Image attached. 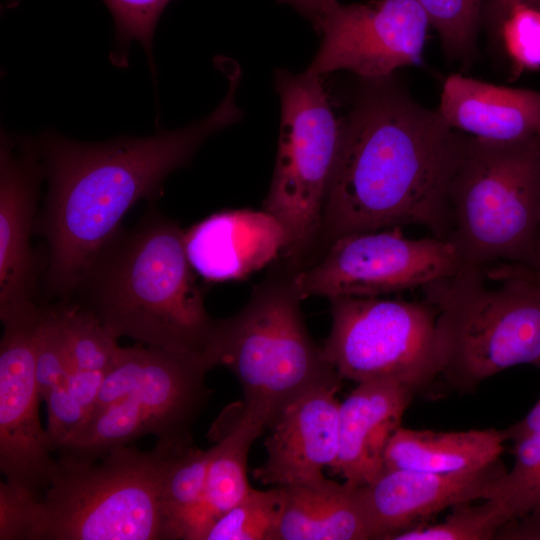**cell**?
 <instances>
[{
    "mask_svg": "<svg viewBox=\"0 0 540 540\" xmlns=\"http://www.w3.org/2000/svg\"><path fill=\"white\" fill-rule=\"evenodd\" d=\"M225 74L229 88L219 106L182 128L92 143L55 131L33 138L48 182L35 226L47 243L48 297L71 301L128 210L141 199L155 202L167 176L187 166L209 136L241 119L235 102L241 71Z\"/></svg>",
    "mask_w": 540,
    "mask_h": 540,
    "instance_id": "1",
    "label": "cell"
},
{
    "mask_svg": "<svg viewBox=\"0 0 540 540\" xmlns=\"http://www.w3.org/2000/svg\"><path fill=\"white\" fill-rule=\"evenodd\" d=\"M341 124L313 261L336 239L358 232L419 225L447 239L448 190L466 134L391 76L364 80Z\"/></svg>",
    "mask_w": 540,
    "mask_h": 540,
    "instance_id": "2",
    "label": "cell"
},
{
    "mask_svg": "<svg viewBox=\"0 0 540 540\" xmlns=\"http://www.w3.org/2000/svg\"><path fill=\"white\" fill-rule=\"evenodd\" d=\"M183 234L150 203L137 224L121 228L99 254L74 301L117 338L205 354L216 320L206 311Z\"/></svg>",
    "mask_w": 540,
    "mask_h": 540,
    "instance_id": "3",
    "label": "cell"
},
{
    "mask_svg": "<svg viewBox=\"0 0 540 540\" xmlns=\"http://www.w3.org/2000/svg\"><path fill=\"white\" fill-rule=\"evenodd\" d=\"M118 447L89 464L58 467L42 496L17 494L8 509L13 540L167 539L162 487L174 453Z\"/></svg>",
    "mask_w": 540,
    "mask_h": 540,
    "instance_id": "4",
    "label": "cell"
},
{
    "mask_svg": "<svg viewBox=\"0 0 540 540\" xmlns=\"http://www.w3.org/2000/svg\"><path fill=\"white\" fill-rule=\"evenodd\" d=\"M298 270L279 256L234 315L216 320L205 355L228 368L244 398L241 414L270 428L283 410L320 386L343 380L311 338L294 283Z\"/></svg>",
    "mask_w": 540,
    "mask_h": 540,
    "instance_id": "5",
    "label": "cell"
},
{
    "mask_svg": "<svg viewBox=\"0 0 540 540\" xmlns=\"http://www.w3.org/2000/svg\"><path fill=\"white\" fill-rule=\"evenodd\" d=\"M202 353L138 343L120 347L84 422L57 449L65 464H89L145 435L158 445L192 444V426L208 400Z\"/></svg>",
    "mask_w": 540,
    "mask_h": 540,
    "instance_id": "6",
    "label": "cell"
},
{
    "mask_svg": "<svg viewBox=\"0 0 540 540\" xmlns=\"http://www.w3.org/2000/svg\"><path fill=\"white\" fill-rule=\"evenodd\" d=\"M438 311L441 373L461 391L540 361V283L500 263L462 268L423 288Z\"/></svg>",
    "mask_w": 540,
    "mask_h": 540,
    "instance_id": "7",
    "label": "cell"
},
{
    "mask_svg": "<svg viewBox=\"0 0 540 540\" xmlns=\"http://www.w3.org/2000/svg\"><path fill=\"white\" fill-rule=\"evenodd\" d=\"M447 239L462 268L534 264L540 220V137L513 142L466 134L448 190Z\"/></svg>",
    "mask_w": 540,
    "mask_h": 540,
    "instance_id": "8",
    "label": "cell"
},
{
    "mask_svg": "<svg viewBox=\"0 0 540 540\" xmlns=\"http://www.w3.org/2000/svg\"><path fill=\"white\" fill-rule=\"evenodd\" d=\"M275 86L281 125L263 209L284 229L286 245L280 256L301 269L315 257L342 124L331 107L323 75L310 69L298 74L278 69Z\"/></svg>",
    "mask_w": 540,
    "mask_h": 540,
    "instance_id": "9",
    "label": "cell"
},
{
    "mask_svg": "<svg viewBox=\"0 0 540 540\" xmlns=\"http://www.w3.org/2000/svg\"><path fill=\"white\" fill-rule=\"evenodd\" d=\"M329 301L332 324L322 348L342 379L396 380L416 391L440 376L438 311L432 303L381 297Z\"/></svg>",
    "mask_w": 540,
    "mask_h": 540,
    "instance_id": "10",
    "label": "cell"
},
{
    "mask_svg": "<svg viewBox=\"0 0 540 540\" xmlns=\"http://www.w3.org/2000/svg\"><path fill=\"white\" fill-rule=\"evenodd\" d=\"M462 267L448 239L411 238L402 228L358 232L333 241L313 262L295 272L302 299L381 297L424 288Z\"/></svg>",
    "mask_w": 540,
    "mask_h": 540,
    "instance_id": "11",
    "label": "cell"
},
{
    "mask_svg": "<svg viewBox=\"0 0 540 540\" xmlns=\"http://www.w3.org/2000/svg\"><path fill=\"white\" fill-rule=\"evenodd\" d=\"M429 21L415 0H371L332 7L317 31L320 47L308 69L348 70L363 80L389 77L422 62Z\"/></svg>",
    "mask_w": 540,
    "mask_h": 540,
    "instance_id": "12",
    "label": "cell"
},
{
    "mask_svg": "<svg viewBox=\"0 0 540 540\" xmlns=\"http://www.w3.org/2000/svg\"><path fill=\"white\" fill-rule=\"evenodd\" d=\"M41 310L3 324L0 342V471L12 489L35 500L58 467L39 418L35 337Z\"/></svg>",
    "mask_w": 540,
    "mask_h": 540,
    "instance_id": "13",
    "label": "cell"
},
{
    "mask_svg": "<svg viewBox=\"0 0 540 540\" xmlns=\"http://www.w3.org/2000/svg\"><path fill=\"white\" fill-rule=\"evenodd\" d=\"M43 167L34 139L1 132L0 319L6 324L36 314L39 262L31 245Z\"/></svg>",
    "mask_w": 540,
    "mask_h": 540,
    "instance_id": "14",
    "label": "cell"
},
{
    "mask_svg": "<svg viewBox=\"0 0 540 540\" xmlns=\"http://www.w3.org/2000/svg\"><path fill=\"white\" fill-rule=\"evenodd\" d=\"M505 472L499 459L476 470L450 474L384 468L360 487L372 539L392 540L444 509L484 499L487 488Z\"/></svg>",
    "mask_w": 540,
    "mask_h": 540,
    "instance_id": "15",
    "label": "cell"
},
{
    "mask_svg": "<svg viewBox=\"0 0 540 540\" xmlns=\"http://www.w3.org/2000/svg\"><path fill=\"white\" fill-rule=\"evenodd\" d=\"M339 389L314 388L283 410L265 441L266 460L253 471L256 480L284 487L324 477V468H331L338 454Z\"/></svg>",
    "mask_w": 540,
    "mask_h": 540,
    "instance_id": "16",
    "label": "cell"
},
{
    "mask_svg": "<svg viewBox=\"0 0 540 540\" xmlns=\"http://www.w3.org/2000/svg\"><path fill=\"white\" fill-rule=\"evenodd\" d=\"M190 265L207 282L237 281L273 263L286 245L282 225L264 209L213 213L183 234Z\"/></svg>",
    "mask_w": 540,
    "mask_h": 540,
    "instance_id": "17",
    "label": "cell"
},
{
    "mask_svg": "<svg viewBox=\"0 0 540 540\" xmlns=\"http://www.w3.org/2000/svg\"><path fill=\"white\" fill-rule=\"evenodd\" d=\"M414 388L396 380L358 383L339 406V446L331 467L361 487L384 469L386 446L400 427Z\"/></svg>",
    "mask_w": 540,
    "mask_h": 540,
    "instance_id": "18",
    "label": "cell"
},
{
    "mask_svg": "<svg viewBox=\"0 0 540 540\" xmlns=\"http://www.w3.org/2000/svg\"><path fill=\"white\" fill-rule=\"evenodd\" d=\"M438 110L452 128L480 139L513 142L540 137V91L453 74L444 82Z\"/></svg>",
    "mask_w": 540,
    "mask_h": 540,
    "instance_id": "19",
    "label": "cell"
},
{
    "mask_svg": "<svg viewBox=\"0 0 540 540\" xmlns=\"http://www.w3.org/2000/svg\"><path fill=\"white\" fill-rule=\"evenodd\" d=\"M282 491L273 540L372 539L360 487L323 477Z\"/></svg>",
    "mask_w": 540,
    "mask_h": 540,
    "instance_id": "20",
    "label": "cell"
},
{
    "mask_svg": "<svg viewBox=\"0 0 540 540\" xmlns=\"http://www.w3.org/2000/svg\"><path fill=\"white\" fill-rule=\"evenodd\" d=\"M504 430H414L399 427L384 452V468L438 474L467 472L499 459Z\"/></svg>",
    "mask_w": 540,
    "mask_h": 540,
    "instance_id": "21",
    "label": "cell"
},
{
    "mask_svg": "<svg viewBox=\"0 0 540 540\" xmlns=\"http://www.w3.org/2000/svg\"><path fill=\"white\" fill-rule=\"evenodd\" d=\"M264 426L240 414L237 422L212 446L204 501L190 540H200L206 528L250 491L248 452Z\"/></svg>",
    "mask_w": 540,
    "mask_h": 540,
    "instance_id": "22",
    "label": "cell"
},
{
    "mask_svg": "<svg viewBox=\"0 0 540 540\" xmlns=\"http://www.w3.org/2000/svg\"><path fill=\"white\" fill-rule=\"evenodd\" d=\"M212 447L192 444L178 449L162 487V509L167 539H189L199 516L207 484Z\"/></svg>",
    "mask_w": 540,
    "mask_h": 540,
    "instance_id": "23",
    "label": "cell"
},
{
    "mask_svg": "<svg viewBox=\"0 0 540 540\" xmlns=\"http://www.w3.org/2000/svg\"><path fill=\"white\" fill-rule=\"evenodd\" d=\"M282 500V487L263 491L251 488L206 528L200 540H273Z\"/></svg>",
    "mask_w": 540,
    "mask_h": 540,
    "instance_id": "24",
    "label": "cell"
},
{
    "mask_svg": "<svg viewBox=\"0 0 540 540\" xmlns=\"http://www.w3.org/2000/svg\"><path fill=\"white\" fill-rule=\"evenodd\" d=\"M63 303L70 373L106 374L120 349L119 338L77 302Z\"/></svg>",
    "mask_w": 540,
    "mask_h": 540,
    "instance_id": "25",
    "label": "cell"
},
{
    "mask_svg": "<svg viewBox=\"0 0 540 540\" xmlns=\"http://www.w3.org/2000/svg\"><path fill=\"white\" fill-rule=\"evenodd\" d=\"M479 505L470 502L452 507L444 521L420 525L397 534L392 540H490L512 520L505 505L497 498L484 499Z\"/></svg>",
    "mask_w": 540,
    "mask_h": 540,
    "instance_id": "26",
    "label": "cell"
},
{
    "mask_svg": "<svg viewBox=\"0 0 540 540\" xmlns=\"http://www.w3.org/2000/svg\"><path fill=\"white\" fill-rule=\"evenodd\" d=\"M35 371L42 400L68 381L70 373L64 303H44L35 337Z\"/></svg>",
    "mask_w": 540,
    "mask_h": 540,
    "instance_id": "27",
    "label": "cell"
},
{
    "mask_svg": "<svg viewBox=\"0 0 540 540\" xmlns=\"http://www.w3.org/2000/svg\"><path fill=\"white\" fill-rule=\"evenodd\" d=\"M439 34L447 55L468 59L475 48L484 0H415Z\"/></svg>",
    "mask_w": 540,
    "mask_h": 540,
    "instance_id": "28",
    "label": "cell"
},
{
    "mask_svg": "<svg viewBox=\"0 0 540 540\" xmlns=\"http://www.w3.org/2000/svg\"><path fill=\"white\" fill-rule=\"evenodd\" d=\"M102 1L109 9L115 26V41L110 61L118 67L127 66L130 44L137 41L147 54L153 72V37L159 18L170 0Z\"/></svg>",
    "mask_w": 540,
    "mask_h": 540,
    "instance_id": "29",
    "label": "cell"
},
{
    "mask_svg": "<svg viewBox=\"0 0 540 540\" xmlns=\"http://www.w3.org/2000/svg\"><path fill=\"white\" fill-rule=\"evenodd\" d=\"M504 46L518 69H540V11L513 5L501 22Z\"/></svg>",
    "mask_w": 540,
    "mask_h": 540,
    "instance_id": "30",
    "label": "cell"
},
{
    "mask_svg": "<svg viewBox=\"0 0 540 540\" xmlns=\"http://www.w3.org/2000/svg\"><path fill=\"white\" fill-rule=\"evenodd\" d=\"M492 498L505 505L512 519L540 508V474L526 484Z\"/></svg>",
    "mask_w": 540,
    "mask_h": 540,
    "instance_id": "31",
    "label": "cell"
},
{
    "mask_svg": "<svg viewBox=\"0 0 540 540\" xmlns=\"http://www.w3.org/2000/svg\"><path fill=\"white\" fill-rule=\"evenodd\" d=\"M496 539L540 540V508L508 521Z\"/></svg>",
    "mask_w": 540,
    "mask_h": 540,
    "instance_id": "32",
    "label": "cell"
},
{
    "mask_svg": "<svg viewBox=\"0 0 540 540\" xmlns=\"http://www.w3.org/2000/svg\"><path fill=\"white\" fill-rule=\"evenodd\" d=\"M291 5L299 13L308 18L313 27L317 30L321 20L325 17L328 11L334 7L337 0H280Z\"/></svg>",
    "mask_w": 540,
    "mask_h": 540,
    "instance_id": "33",
    "label": "cell"
},
{
    "mask_svg": "<svg viewBox=\"0 0 540 540\" xmlns=\"http://www.w3.org/2000/svg\"><path fill=\"white\" fill-rule=\"evenodd\" d=\"M540 369V361L536 364ZM540 430V398L533 408L519 422L505 429L508 440L513 442L533 432Z\"/></svg>",
    "mask_w": 540,
    "mask_h": 540,
    "instance_id": "34",
    "label": "cell"
},
{
    "mask_svg": "<svg viewBox=\"0 0 540 540\" xmlns=\"http://www.w3.org/2000/svg\"><path fill=\"white\" fill-rule=\"evenodd\" d=\"M509 270L513 273H516L518 275H521V276H524V277H527L529 279H532L538 283H540V273L531 269V268H528L526 266H523L521 264H516V263H513V264H510L509 265Z\"/></svg>",
    "mask_w": 540,
    "mask_h": 540,
    "instance_id": "35",
    "label": "cell"
},
{
    "mask_svg": "<svg viewBox=\"0 0 540 540\" xmlns=\"http://www.w3.org/2000/svg\"><path fill=\"white\" fill-rule=\"evenodd\" d=\"M517 4L525 5V6H528V7H531L533 9L540 11V0H506L503 6L500 24L502 20L504 19V17L506 16L508 10L513 5H517Z\"/></svg>",
    "mask_w": 540,
    "mask_h": 540,
    "instance_id": "36",
    "label": "cell"
},
{
    "mask_svg": "<svg viewBox=\"0 0 540 540\" xmlns=\"http://www.w3.org/2000/svg\"><path fill=\"white\" fill-rule=\"evenodd\" d=\"M506 0H491L489 3V7L491 10V14L496 17V20L500 22L503 6Z\"/></svg>",
    "mask_w": 540,
    "mask_h": 540,
    "instance_id": "37",
    "label": "cell"
},
{
    "mask_svg": "<svg viewBox=\"0 0 540 540\" xmlns=\"http://www.w3.org/2000/svg\"><path fill=\"white\" fill-rule=\"evenodd\" d=\"M531 268L537 272L540 273V220H539V226H538V232L536 237V244H535V256H534V264Z\"/></svg>",
    "mask_w": 540,
    "mask_h": 540,
    "instance_id": "38",
    "label": "cell"
}]
</instances>
